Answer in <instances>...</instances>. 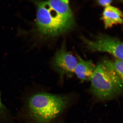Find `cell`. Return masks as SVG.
<instances>
[{
  "mask_svg": "<svg viewBox=\"0 0 123 123\" xmlns=\"http://www.w3.org/2000/svg\"><path fill=\"white\" fill-rule=\"evenodd\" d=\"M76 56L78 62L74 73L82 82L90 81L96 66L91 60H84L78 54Z\"/></svg>",
  "mask_w": 123,
  "mask_h": 123,
  "instance_id": "6",
  "label": "cell"
},
{
  "mask_svg": "<svg viewBox=\"0 0 123 123\" xmlns=\"http://www.w3.org/2000/svg\"><path fill=\"white\" fill-rule=\"evenodd\" d=\"M100 62L113 70L123 80V60L117 59L112 61L104 57Z\"/></svg>",
  "mask_w": 123,
  "mask_h": 123,
  "instance_id": "8",
  "label": "cell"
},
{
  "mask_svg": "<svg viewBox=\"0 0 123 123\" xmlns=\"http://www.w3.org/2000/svg\"><path fill=\"white\" fill-rule=\"evenodd\" d=\"M83 39L89 50L107 52L113 55L117 59L123 60V43L118 38L101 35L93 40L84 38Z\"/></svg>",
  "mask_w": 123,
  "mask_h": 123,
  "instance_id": "4",
  "label": "cell"
},
{
  "mask_svg": "<svg viewBox=\"0 0 123 123\" xmlns=\"http://www.w3.org/2000/svg\"><path fill=\"white\" fill-rule=\"evenodd\" d=\"M90 91L100 101L114 99L122 93L123 80L114 71L99 62L91 79Z\"/></svg>",
  "mask_w": 123,
  "mask_h": 123,
  "instance_id": "3",
  "label": "cell"
},
{
  "mask_svg": "<svg viewBox=\"0 0 123 123\" xmlns=\"http://www.w3.org/2000/svg\"><path fill=\"white\" fill-rule=\"evenodd\" d=\"M111 0H99L98 1V4L105 7L109 6L112 2Z\"/></svg>",
  "mask_w": 123,
  "mask_h": 123,
  "instance_id": "10",
  "label": "cell"
},
{
  "mask_svg": "<svg viewBox=\"0 0 123 123\" xmlns=\"http://www.w3.org/2000/svg\"><path fill=\"white\" fill-rule=\"evenodd\" d=\"M37 24L39 31L44 35L58 36L71 30L75 25L73 12L64 14L52 8L47 1L36 2Z\"/></svg>",
  "mask_w": 123,
  "mask_h": 123,
  "instance_id": "2",
  "label": "cell"
},
{
  "mask_svg": "<svg viewBox=\"0 0 123 123\" xmlns=\"http://www.w3.org/2000/svg\"><path fill=\"white\" fill-rule=\"evenodd\" d=\"M69 101L66 95L38 90L27 96L22 107L37 123H49L64 111Z\"/></svg>",
  "mask_w": 123,
  "mask_h": 123,
  "instance_id": "1",
  "label": "cell"
},
{
  "mask_svg": "<svg viewBox=\"0 0 123 123\" xmlns=\"http://www.w3.org/2000/svg\"><path fill=\"white\" fill-rule=\"evenodd\" d=\"M9 115L8 110L1 102L0 93V119L5 121L8 119Z\"/></svg>",
  "mask_w": 123,
  "mask_h": 123,
  "instance_id": "9",
  "label": "cell"
},
{
  "mask_svg": "<svg viewBox=\"0 0 123 123\" xmlns=\"http://www.w3.org/2000/svg\"><path fill=\"white\" fill-rule=\"evenodd\" d=\"M102 18L105 28H110L113 25L122 24V12L117 8L110 5L105 8Z\"/></svg>",
  "mask_w": 123,
  "mask_h": 123,
  "instance_id": "7",
  "label": "cell"
},
{
  "mask_svg": "<svg viewBox=\"0 0 123 123\" xmlns=\"http://www.w3.org/2000/svg\"><path fill=\"white\" fill-rule=\"evenodd\" d=\"M77 62V58L62 48L57 52L51 62V66L62 80L65 76H73Z\"/></svg>",
  "mask_w": 123,
  "mask_h": 123,
  "instance_id": "5",
  "label": "cell"
}]
</instances>
